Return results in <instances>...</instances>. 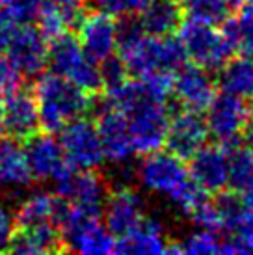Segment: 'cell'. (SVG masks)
<instances>
[{
    "mask_svg": "<svg viewBox=\"0 0 253 255\" xmlns=\"http://www.w3.org/2000/svg\"><path fill=\"white\" fill-rule=\"evenodd\" d=\"M39 127L47 132H60L71 120L90 112L92 95L56 73L39 75L34 88Z\"/></svg>",
    "mask_w": 253,
    "mask_h": 255,
    "instance_id": "cell-1",
    "label": "cell"
},
{
    "mask_svg": "<svg viewBox=\"0 0 253 255\" xmlns=\"http://www.w3.org/2000/svg\"><path fill=\"white\" fill-rule=\"evenodd\" d=\"M118 54L125 64L128 77L132 78H143L155 71L175 73L188 60L179 37H155L149 34L128 47L118 49Z\"/></svg>",
    "mask_w": 253,
    "mask_h": 255,
    "instance_id": "cell-2",
    "label": "cell"
},
{
    "mask_svg": "<svg viewBox=\"0 0 253 255\" xmlns=\"http://www.w3.org/2000/svg\"><path fill=\"white\" fill-rule=\"evenodd\" d=\"M52 181L56 196L67 199L69 203L93 218L103 216V207L110 194V186L99 171L78 170L65 162V166L54 175Z\"/></svg>",
    "mask_w": 253,
    "mask_h": 255,
    "instance_id": "cell-3",
    "label": "cell"
},
{
    "mask_svg": "<svg viewBox=\"0 0 253 255\" xmlns=\"http://www.w3.org/2000/svg\"><path fill=\"white\" fill-rule=\"evenodd\" d=\"M49 65L52 73L67 78L88 95L103 92L99 65L84 56L78 39L69 32L49 43Z\"/></svg>",
    "mask_w": 253,
    "mask_h": 255,
    "instance_id": "cell-4",
    "label": "cell"
},
{
    "mask_svg": "<svg viewBox=\"0 0 253 255\" xmlns=\"http://www.w3.org/2000/svg\"><path fill=\"white\" fill-rule=\"evenodd\" d=\"M177 34L179 41L183 43L186 58L207 71H218L237 52L231 43L220 34V30H214L212 24L192 17L181 21Z\"/></svg>",
    "mask_w": 253,
    "mask_h": 255,
    "instance_id": "cell-5",
    "label": "cell"
},
{
    "mask_svg": "<svg viewBox=\"0 0 253 255\" xmlns=\"http://www.w3.org/2000/svg\"><path fill=\"white\" fill-rule=\"evenodd\" d=\"M252 112L253 108L248 105L244 97L227 92L216 93L211 107L207 108L205 123L209 128V134L214 136L216 143L225 153H229L231 149L242 143L240 132Z\"/></svg>",
    "mask_w": 253,
    "mask_h": 255,
    "instance_id": "cell-6",
    "label": "cell"
},
{
    "mask_svg": "<svg viewBox=\"0 0 253 255\" xmlns=\"http://www.w3.org/2000/svg\"><path fill=\"white\" fill-rule=\"evenodd\" d=\"M138 181L147 190L164 194L171 201L192 181V177L183 158H179L169 151L158 149L155 153L143 155V160L138 168Z\"/></svg>",
    "mask_w": 253,
    "mask_h": 255,
    "instance_id": "cell-7",
    "label": "cell"
},
{
    "mask_svg": "<svg viewBox=\"0 0 253 255\" xmlns=\"http://www.w3.org/2000/svg\"><path fill=\"white\" fill-rule=\"evenodd\" d=\"M65 160L78 170H97L105 160L103 145L97 132V125L88 118H75L60 130Z\"/></svg>",
    "mask_w": 253,
    "mask_h": 255,
    "instance_id": "cell-8",
    "label": "cell"
},
{
    "mask_svg": "<svg viewBox=\"0 0 253 255\" xmlns=\"http://www.w3.org/2000/svg\"><path fill=\"white\" fill-rule=\"evenodd\" d=\"M126 123L134 153L149 155L164 147L169 123L166 103H151L138 112L126 116Z\"/></svg>",
    "mask_w": 253,
    "mask_h": 255,
    "instance_id": "cell-9",
    "label": "cell"
},
{
    "mask_svg": "<svg viewBox=\"0 0 253 255\" xmlns=\"http://www.w3.org/2000/svg\"><path fill=\"white\" fill-rule=\"evenodd\" d=\"M4 54L22 77H35L49 65V43L34 22H22L15 30Z\"/></svg>",
    "mask_w": 253,
    "mask_h": 255,
    "instance_id": "cell-10",
    "label": "cell"
},
{
    "mask_svg": "<svg viewBox=\"0 0 253 255\" xmlns=\"http://www.w3.org/2000/svg\"><path fill=\"white\" fill-rule=\"evenodd\" d=\"M175 73L173 92L181 107L192 112H205L218 93L216 78L197 64H183Z\"/></svg>",
    "mask_w": 253,
    "mask_h": 255,
    "instance_id": "cell-11",
    "label": "cell"
},
{
    "mask_svg": "<svg viewBox=\"0 0 253 255\" xmlns=\"http://www.w3.org/2000/svg\"><path fill=\"white\" fill-rule=\"evenodd\" d=\"M39 116L34 92L15 90L6 99L0 101V130L2 136H9L15 140H26L37 132Z\"/></svg>",
    "mask_w": 253,
    "mask_h": 255,
    "instance_id": "cell-12",
    "label": "cell"
},
{
    "mask_svg": "<svg viewBox=\"0 0 253 255\" xmlns=\"http://www.w3.org/2000/svg\"><path fill=\"white\" fill-rule=\"evenodd\" d=\"M77 28L78 45L90 62L101 64L105 58L116 52V17L101 9L84 13Z\"/></svg>",
    "mask_w": 253,
    "mask_h": 255,
    "instance_id": "cell-13",
    "label": "cell"
},
{
    "mask_svg": "<svg viewBox=\"0 0 253 255\" xmlns=\"http://www.w3.org/2000/svg\"><path fill=\"white\" fill-rule=\"evenodd\" d=\"M209 138L207 123L199 112L179 110L169 116L168 132H166V149L175 156L188 160L199 147H203Z\"/></svg>",
    "mask_w": 253,
    "mask_h": 255,
    "instance_id": "cell-14",
    "label": "cell"
},
{
    "mask_svg": "<svg viewBox=\"0 0 253 255\" xmlns=\"http://www.w3.org/2000/svg\"><path fill=\"white\" fill-rule=\"evenodd\" d=\"M105 227L114 235L128 233L145 216V201L138 192L132 188H118L108 194L103 207Z\"/></svg>",
    "mask_w": 253,
    "mask_h": 255,
    "instance_id": "cell-15",
    "label": "cell"
},
{
    "mask_svg": "<svg viewBox=\"0 0 253 255\" xmlns=\"http://www.w3.org/2000/svg\"><path fill=\"white\" fill-rule=\"evenodd\" d=\"M188 160L190 177L209 194H216V192L227 188L229 156L218 143L199 147Z\"/></svg>",
    "mask_w": 253,
    "mask_h": 255,
    "instance_id": "cell-16",
    "label": "cell"
},
{
    "mask_svg": "<svg viewBox=\"0 0 253 255\" xmlns=\"http://www.w3.org/2000/svg\"><path fill=\"white\" fill-rule=\"evenodd\" d=\"M95 125L103 145V155L110 162H123L134 155L132 140L128 134L126 116L116 108H106L95 116Z\"/></svg>",
    "mask_w": 253,
    "mask_h": 255,
    "instance_id": "cell-17",
    "label": "cell"
},
{
    "mask_svg": "<svg viewBox=\"0 0 253 255\" xmlns=\"http://www.w3.org/2000/svg\"><path fill=\"white\" fill-rule=\"evenodd\" d=\"M26 160H28L32 177L41 181H52L54 175L65 166V155H63L62 143L58 138L52 136V132H34L26 138L24 145Z\"/></svg>",
    "mask_w": 253,
    "mask_h": 255,
    "instance_id": "cell-18",
    "label": "cell"
},
{
    "mask_svg": "<svg viewBox=\"0 0 253 255\" xmlns=\"http://www.w3.org/2000/svg\"><path fill=\"white\" fill-rule=\"evenodd\" d=\"M168 239L162 220L156 216H143L136 227L116 239L114 254L123 255H153L166 254Z\"/></svg>",
    "mask_w": 253,
    "mask_h": 255,
    "instance_id": "cell-19",
    "label": "cell"
},
{
    "mask_svg": "<svg viewBox=\"0 0 253 255\" xmlns=\"http://www.w3.org/2000/svg\"><path fill=\"white\" fill-rule=\"evenodd\" d=\"M6 252L19 255H43L63 252L60 231L52 222L30 227H13Z\"/></svg>",
    "mask_w": 253,
    "mask_h": 255,
    "instance_id": "cell-20",
    "label": "cell"
},
{
    "mask_svg": "<svg viewBox=\"0 0 253 255\" xmlns=\"http://www.w3.org/2000/svg\"><path fill=\"white\" fill-rule=\"evenodd\" d=\"M183 15L184 9L177 0H151L140 11V21L145 34L164 37L177 32Z\"/></svg>",
    "mask_w": 253,
    "mask_h": 255,
    "instance_id": "cell-21",
    "label": "cell"
},
{
    "mask_svg": "<svg viewBox=\"0 0 253 255\" xmlns=\"http://www.w3.org/2000/svg\"><path fill=\"white\" fill-rule=\"evenodd\" d=\"M26 153L19 140L2 136L0 138V184L2 186H26L32 181Z\"/></svg>",
    "mask_w": 253,
    "mask_h": 255,
    "instance_id": "cell-22",
    "label": "cell"
},
{
    "mask_svg": "<svg viewBox=\"0 0 253 255\" xmlns=\"http://www.w3.org/2000/svg\"><path fill=\"white\" fill-rule=\"evenodd\" d=\"M220 77L216 84L222 92L239 95L244 99L253 97V62L248 56L229 58L218 69Z\"/></svg>",
    "mask_w": 253,
    "mask_h": 255,
    "instance_id": "cell-23",
    "label": "cell"
},
{
    "mask_svg": "<svg viewBox=\"0 0 253 255\" xmlns=\"http://www.w3.org/2000/svg\"><path fill=\"white\" fill-rule=\"evenodd\" d=\"M220 254H253V209H242L222 233Z\"/></svg>",
    "mask_w": 253,
    "mask_h": 255,
    "instance_id": "cell-24",
    "label": "cell"
},
{
    "mask_svg": "<svg viewBox=\"0 0 253 255\" xmlns=\"http://www.w3.org/2000/svg\"><path fill=\"white\" fill-rule=\"evenodd\" d=\"M56 194H49V192H35L32 196L22 201L17 207L13 214V226L15 227H30L37 226L43 222H52L54 213L58 207Z\"/></svg>",
    "mask_w": 253,
    "mask_h": 255,
    "instance_id": "cell-25",
    "label": "cell"
},
{
    "mask_svg": "<svg viewBox=\"0 0 253 255\" xmlns=\"http://www.w3.org/2000/svg\"><path fill=\"white\" fill-rule=\"evenodd\" d=\"M183 9L188 17L214 26L220 24L225 17H229L240 0H183Z\"/></svg>",
    "mask_w": 253,
    "mask_h": 255,
    "instance_id": "cell-26",
    "label": "cell"
},
{
    "mask_svg": "<svg viewBox=\"0 0 253 255\" xmlns=\"http://www.w3.org/2000/svg\"><path fill=\"white\" fill-rule=\"evenodd\" d=\"M229 179L227 186L231 190L240 192L253 179V149L240 143L229 153Z\"/></svg>",
    "mask_w": 253,
    "mask_h": 255,
    "instance_id": "cell-27",
    "label": "cell"
},
{
    "mask_svg": "<svg viewBox=\"0 0 253 255\" xmlns=\"http://www.w3.org/2000/svg\"><path fill=\"white\" fill-rule=\"evenodd\" d=\"M34 22L35 28L39 30V34L47 39V43H50L52 39H56V37H60L62 34L67 32V24L63 21V17L58 13V9L50 4L49 0L41 2Z\"/></svg>",
    "mask_w": 253,
    "mask_h": 255,
    "instance_id": "cell-28",
    "label": "cell"
},
{
    "mask_svg": "<svg viewBox=\"0 0 253 255\" xmlns=\"http://www.w3.org/2000/svg\"><path fill=\"white\" fill-rule=\"evenodd\" d=\"M179 246H181V254L188 255L220 254L222 235L214 233V231H207V229H199V231L188 235L184 241L179 242Z\"/></svg>",
    "mask_w": 253,
    "mask_h": 255,
    "instance_id": "cell-29",
    "label": "cell"
},
{
    "mask_svg": "<svg viewBox=\"0 0 253 255\" xmlns=\"http://www.w3.org/2000/svg\"><path fill=\"white\" fill-rule=\"evenodd\" d=\"M99 65V75H101V80H103V92L105 90H112L116 86L123 84L126 78H128V73H126V67L123 64V60L120 58V54H110L108 58H105Z\"/></svg>",
    "mask_w": 253,
    "mask_h": 255,
    "instance_id": "cell-30",
    "label": "cell"
},
{
    "mask_svg": "<svg viewBox=\"0 0 253 255\" xmlns=\"http://www.w3.org/2000/svg\"><path fill=\"white\" fill-rule=\"evenodd\" d=\"M199 229H207V231H214V233H224V220L216 211V207L212 203V199H209L207 203L196 209L194 213L188 216Z\"/></svg>",
    "mask_w": 253,
    "mask_h": 255,
    "instance_id": "cell-31",
    "label": "cell"
},
{
    "mask_svg": "<svg viewBox=\"0 0 253 255\" xmlns=\"http://www.w3.org/2000/svg\"><path fill=\"white\" fill-rule=\"evenodd\" d=\"M22 84V75L4 52H0V101L6 99L9 93L19 90Z\"/></svg>",
    "mask_w": 253,
    "mask_h": 255,
    "instance_id": "cell-32",
    "label": "cell"
},
{
    "mask_svg": "<svg viewBox=\"0 0 253 255\" xmlns=\"http://www.w3.org/2000/svg\"><path fill=\"white\" fill-rule=\"evenodd\" d=\"M233 11L235 13L231 17L237 24V28H239L242 41H250L253 37V0H240Z\"/></svg>",
    "mask_w": 253,
    "mask_h": 255,
    "instance_id": "cell-33",
    "label": "cell"
},
{
    "mask_svg": "<svg viewBox=\"0 0 253 255\" xmlns=\"http://www.w3.org/2000/svg\"><path fill=\"white\" fill-rule=\"evenodd\" d=\"M97 7L112 17H120L125 13H140L151 0H95Z\"/></svg>",
    "mask_w": 253,
    "mask_h": 255,
    "instance_id": "cell-34",
    "label": "cell"
},
{
    "mask_svg": "<svg viewBox=\"0 0 253 255\" xmlns=\"http://www.w3.org/2000/svg\"><path fill=\"white\" fill-rule=\"evenodd\" d=\"M49 2L63 17L67 28H75L86 13V0H49Z\"/></svg>",
    "mask_w": 253,
    "mask_h": 255,
    "instance_id": "cell-35",
    "label": "cell"
},
{
    "mask_svg": "<svg viewBox=\"0 0 253 255\" xmlns=\"http://www.w3.org/2000/svg\"><path fill=\"white\" fill-rule=\"evenodd\" d=\"M19 22L9 9H0V52H6L7 45L13 37L15 30L19 28Z\"/></svg>",
    "mask_w": 253,
    "mask_h": 255,
    "instance_id": "cell-36",
    "label": "cell"
},
{
    "mask_svg": "<svg viewBox=\"0 0 253 255\" xmlns=\"http://www.w3.org/2000/svg\"><path fill=\"white\" fill-rule=\"evenodd\" d=\"M13 216L4 205H0V252H6L11 233H13Z\"/></svg>",
    "mask_w": 253,
    "mask_h": 255,
    "instance_id": "cell-37",
    "label": "cell"
},
{
    "mask_svg": "<svg viewBox=\"0 0 253 255\" xmlns=\"http://www.w3.org/2000/svg\"><path fill=\"white\" fill-rule=\"evenodd\" d=\"M239 196L242 199V205L246 209H253V179L239 192Z\"/></svg>",
    "mask_w": 253,
    "mask_h": 255,
    "instance_id": "cell-38",
    "label": "cell"
},
{
    "mask_svg": "<svg viewBox=\"0 0 253 255\" xmlns=\"http://www.w3.org/2000/svg\"><path fill=\"white\" fill-rule=\"evenodd\" d=\"M24 0H0V9H9V7L19 6Z\"/></svg>",
    "mask_w": 253,
    "mask_h": 255,
    "instance_id": "cell-39",
    "label": "cell"
},
{
    "mask_svg": "<svg viewBox=\"0 0 253 255\" xmlns=\"http://www.w3.org/2000/svg\"><path fill=\"white\" fill-rule=\"evenodd\" d=\"M242 50L246 52V56L250 58V60H252V62H253V37H252V39H250V41L244 43V47H242Z\"/></svg>",
    "mask_w": 253,
    "mask_h": 255,
    "instance_id": "cell-40",
    "label": "cell"
},
{
    "mask_svg": "<svg viewBox=\"0 0 253 255\" xmlns=\"http://www.w3.org/2000/svg\"><path fill=\"white\" fill-rule=\"evenodd\" d=\"M177 2H181V0H177Z\"/></svg>",
    "mask_w": 253,
    "mask_h": 255,
    "instance_id": "cell-41",
    "label": "cell"
},
{
    "mask_svg": "<svg viewBox=\"0 0 253 255\" xmlns=\"http://www.w3.org/2000/svg\"><path fill=\"white\" fill-rule=\"evenodd\" d=\"M252 99H253V97H252Z\"/></svg>",
    "mask_w": 253,
    "mask_h": 255,
    "instance_id": "cell-42",
    "label": "cell"
}]
</instances>
